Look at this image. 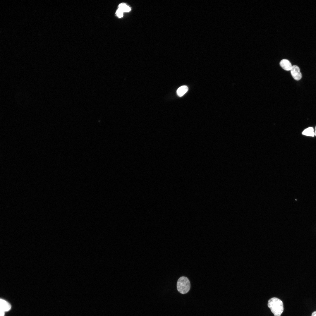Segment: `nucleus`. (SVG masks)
Listing matches in <instances>:
<instances>
[{"instance_id": "9d476101", "label": "nucleus", "mask_w": 316, "mask_h": 316, "mask_svg": "<svg viewBox=\"0 0 316 316\" xmlns=\"http://www.w3.org/2000/svg\"><path fill=\"white\" fill-rule=\"evenodd\" d=\"M5 314V312L0 310V316H4Z\"/></svg>"}, {"instance_id": "9b49d317", "label": "nucleus", "mask_w": 316, "mask_h": 316, "mask_svg": "<svg viewBox=\"0 0 316 316\" xmlns=\"http://www.w3.org/2000/svg\"><path fill=\"white\" fill-rule=\"evenodd\" d=\"M311 316H316V311H315L312 313Z\"/></svg>"}, {"instance_id": "6e6552de", "label": "nucleus", "mask_w": 316, "mask_h": 316, "mask_svg": "<svg viewBox=\"0 0 316 316\" xmlns=\"http://www.w3.org/2000/svg\"><path fill=\"white\" fill-rule=\"evenodd\" d=\"M118 8L121 9L123 12H128L131 10L130 8L124 3L120 4L118 6Z\"/></svg>"}, {"instance_id": "f8f14e48", "label": "nucleus", "mask_w": 316, "mask_h": 316, "mask_svg": "<svg viewBox=\"0 0 316 316\" xmlns=\"http://www.w3.org/2000/svg\"><path fill=\"white\" fill-rule=\"evenodd\" d=\"M314 135L316 136V130H315L314 133Z\"/></svg>"}, {"instance_id": "20e7f679", "label": "nucleus", "mask_w": 316, "mask_h": 316, "mask_svg": "<svg viewBox=\"0 0 316 316\" xmlns=\"http://www.w3.org/2000/svg\"><path fill=\"white\" fill-rule=\"evenodd\" d=\"M279 64L283 69L286 71H290L292 66L290 61L286 59L281 60Z\"/></svg>"}, {"instance_id": "f03ea898", "label": "nucleus", "mask_w": 316, "mask_h": 316, "mask_svg": "<svg viewBox=\"0 0 316 316\" xmlns=\"http://www.w3.org/2000/svg\"><path fill=\"white\" fill-rule=\"evenodd\" d=\"M177 289L181 293L185 294L189 291L190 284L189 279L186 277L182 276L178 279L176 284Z\"/></svg>"}, {"instance_id": "1a4fd4ad", "label": "nucleus", "mask_w": 316, "mask_h": 316, "mask_svg": "<svg viewBox=\"0 0 316 316\" xmlns=\"http://www.w3.org/2000/svg\"><path fill=\"white\" fill-rule=\"evenodd\" d=\"M123 12L120 8H118L116 12V14L117 16L119 18H121L123 16Z\"/></svg>"}, {"instance_id": "39448f33", "label": "nucleus", "mask_w": 316, "mask_h": 316, "mask_svg": "<svg viewBox=\"0 0 316 316\" xmlns=\"http://www.w3.org/2000/svg\"><path fill=\"white\" fill-rule=\"evenodd\" d=\"M0 310L4 312L9 310L11 308L10 304L6 300L0 299Z\"/></svg>"}, {"instance_id": "f257e3e1", "label": "nucleus", "mask_w": 316, "mask_h": 316, "mask_svg": "<svg viewBox=\"0 0 316 316\" xmlns=\"http://www.w3.org/2000/svg\"><path fill=\"white\" fill-rule=\"evenodd\" d=\"M267 305L274 316H280L284 311L282 301L277 298L270 299L268 302Z\"/></svg>"}, {"instance_id": "0eeeda50", "label": "nucleus", "mask_w": 316, "mask_h": 316, "mask_svg": "<svg viewBox=\"0 0 316 316\" xmlns=\"http://www.w3.org/2000/svg\"><path fill=\"white\" fill-rule=\"evenodd\" d=\"M302 134L304 135L313 137L314 135V129L312 127H309L304 130Z\"/></svg>"}, {"instance_id": "7ed1b4c3", "label": "nucleus", "mask_w": 316, "mask_h": 316, "mask_svg": "<svg viewBox=\"0 0 316 316\" xmlns=\"http://www.w3.org/2000/svg\"><path fill=\"white\" fill-rule=\"evenodd\" d=\"M290 71L291 75L295 80H299L301 79L302 74L299 68L297 66H292Z\"/></svg>"}, {"instance_id": "423d86ee", "label": "nucleus", "mask_w": 316, "mask_h": 316, "mask_svg": "<svg viewBox=\"0 0 316 316\" xmlns=\"http://www.w3.org/2000/svg\"><path fill=\"white\" fill-rule=\"evenodd\" d=\"M188 87L186 85H183L178 88L176 91L177 95L181 97L183 96L188 91Z\"/></svg>"}, {"instance_id": "ddd939ff", "label": "nucleus", "mask_w": 316, "mask_h": 316, "mask_svg": "<svg viewBox=\"0 0 316 316\" xmlns=\"http://www.w3.org/2000/svg\"><path fill=\"white\" fill-rule=\"evenodd\" d=\"M315 130H316V127H315Z\"/></svg>"}]
</instances>
